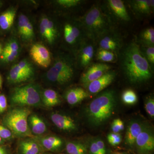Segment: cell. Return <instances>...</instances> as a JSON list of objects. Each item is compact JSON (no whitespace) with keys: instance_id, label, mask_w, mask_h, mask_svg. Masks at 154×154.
Wrapping results in <instances>:
<instances>
[{"instance_id":"cell-36","label":"cell","mask_w":154,"mask_h":154,"mask_svg":"<svg viewBox=\"0 0 154 154\" xmlns=\"http://www.w3.org/2000/svg\"><path fill=\"white\" fill-rule=\"evenodd\" d=\"M20 51H16L2 54L1 58L3 62L5 63H10L14 61L19 56Z\"/></svg>"},{"instance_id":"cell-2","label":"cell","mask_w":154,"mask_h":154,"mask_svg":"<svg viewBox=\"0 0 154 154\" xmlns=\"http://www.w3.org/2000/svg\"><path fill=\"white\" fill-rule=\"evenodd\" d=\"M116 105L115 91L102 92L89 104L86 113L88 121L94 126L102 125L112 116Z\"/></svg>"},{"instance_id":"cell-13","label":"cell","mask_w":154,"mask_h":154,"mask_svg":"<svg viewBox=\"0 0 154 154\" xmlns=\"http://www.w3.org/2000/svg\"><path fill=\"white\" fill-rule=\"evenodd\" d=\"M127 3L133 14L138 19L148 18L154 13V0H131Z\"/></svg>"},{"instance_id":"cell-29","label":"cell","mask_w":154,"mask_h":154,"mask_svg":"<svg viewBox=\"0 0 154 154\" xmlns=\"http://www.w3.org/2000/svg\"><path fill=\"white\" fill-rule=\"evenodd\" d=\"M48 18L46 17H44L41 18L39 24V32L40 35L43 39L47 42L48 44L52 45L54 43L50 36L47 26Z\"/></svg>"},{"instance_id":"cell-33","label":"cell","mask_w":154,"mask_h":154,"mask_svg":"<svg viewBox=\"0 0 154 154\" xmlns=\"http://www.w3.org/2000/svg\"><path fill=\"white\" fill-rule=\"evenodd\" d=\"M83 2L84 1L81 0H57L56 1L58 5L65 9L75 8Z\"/></svg>"},{"instance_id":"cell-16","label":"cell","mask_w":154,"mask_h":154,"mask_svg":"<svg viewBox=\"0 0 154 154\" xmlns=\"http://www.w3.org/2000/svg\"><path fill=\"white\" fill-rule=\"evenodd\" d=\"M116 76V72L110 69L99 79L91 82L85 87L87 88L88 93L98 94L113 83Z\"/></svg>"},{"instance_id":"cell-39","label":"cell","mask_w":154,"mask_h":154,"mask_svg":"<svg viewBox=\"0 0 154 154\" xmlns=\"http://www.w3.org/2000/svg\"><path fill=\"white\" fill-rule=\"evenodd\" d=\"M11 131L5 127L0 125V137L3 140H8L13 137Z\"/></svg>"},{"instance_id":"cell-7","label":"cell","mask_w":154,"mask_h":154,"mask_svg":"<svg viewBox=\"0 0 154 154\" xmlns=\"http://www.w3.org/2000/svg\"><path fill=\"white\" fill-rule=\"evenodd\" d=\"M101 6L113 27L115 25H125L131 21L126 6L121 0H107Z\"/></svg>"},{"instance_id":"cell-3","label":"cell","mask_w":154,"mask_h":154,"mask_svg":"<svg viewBox=\"0 0 154 154\" xmlns=\"http://www.w3.org/2000/svg\"><path fill=\"white\" fill-rule=\"evenodd\" d=\"M79 19L87 37L95 42L100 35L114 27L99 4L93 5Z\"/></svg>"},{"instance_id":"cell-23","label":"cell","mask_w":154,"mask_h":154,"mask_svg":"<svg viewBox=\"0 0 154 154\" xmlns=\"http://www.w3.org/2000/svg\"><path fill=\"white\" fill-rule=\"evenodd\" d=\"M141 46H154V29L149 27L142 30L136 42Z\"/></svg>"},{"instance_id":"cell-42","label":"cell","mask_w":154,"mask_h":154,"mask_svg":"<svg viewBox=\"0 0 154 154\" xmlns=\"http://www.w3.org/2000/svg\"><path fill=\"white\" fill-rule=\"evenodd\" d=\"M96 141V144L98 146V147L100 152L102 154H107V151H106V146H105V144L104 142L100 139H96L95 140Z\"/></svg>"},{"instance_id":"cell-34","label":"cell","mask_w":154,"mask_h":154,"mask_svg":"<svg viewBox=\"0 0 154 154\" xmlns=\"http://www.w3.org/2000/svg\"><path fill=\"white\" fill-rule=\"evenodd\" d=\"M47 26L48 32L53 43L56 41L59 36V31L55 22L48 18Z\"/></svg>"},{"instance_id":"cell-30","label":"cell","mask_w":154,"mask_h":154,"mask_svg":"<svg viewBox=\"0 0 154 154\" xmlns=\"http://www.w3.org/2000/svg\"><path fill=\"white\" fill-rule=\"evenodd\" d=\"M122 102L126 105H134L137 102V96L134 91L128 89L122 93Z\"/></svg>"},{"instance_id":"cell-5","label":"cell","mask_w":154,"mask_h":154,"mask_svg":"<svg viewBox=\"0 0 154 154\" xmlns=\"http://www.w3.org/2000/svg\"><path fill=\"white\" fill-rule=\"evenodd\" d=\"M30 114V110L25 107L14 108L6 115L4 119V124L17 136L31 137L32 133L28 125Z\"/></svg>"},{"instance_id":"cell-8","label":"cell","mask_w":154,"mask_h":154,"mask_svg":"<svg viewBox=\"0 0 154 154\" xmlns=\"http://www.w3.org/2000/svg\"><path fill=\"white\" fill-rule=\"evenodd\" d=\"M63 32L66 44L75 52L82 42L87 38L79 19L66 22L63 26Z\"/></svg>"},{"instance_id":"cell-20","label":"cell","mask_w":154,"mask_h":154,"mask_svg":"<svg viewBox=\"0 0 154 154\" xmlns=\"http://www.w3.org/2000/svg\"><path fill=\"white\" fill-rule=\"evenodd\" d=\"M17 9L11 7L0 15V28L4 30H9L13 26L17 14Z\"/></svg>"},{"instance_id":"cell-37","label":"cell","mask_w":154,"mask_h":154,"mask_svg":"<svg viewBox=\"0 0 154 154\" xmlns=\"http://www.w3.org/2000/svg\"><path fill=\"white\" fill-rule=\"evenodd\" d=\"M108 143L111 146H116L121 143L122 140V137L121 134L119 133H110L108 135L107 137Z\"/></svg>"},{"instance_id":"cell-21","label":"cell","mask_w":154,"mask_h":154,"mask_svg":"<svg viewBox=\"0 0 154 154\" xmlns=\"http://www.w3.org/2000/svg\"><path fill=\"white\" fill-rule=\"evenodd\" d=\"M41 96L42 102L46 107H54L60 103L58 94L52 89H45L41 92Z\"/></svg>"},{"instance_id":"cell-45","label":"cell","mask_w":154,"mask_h":154,"mask_svg":"<svg viewBox=\"0 0 154 154\" xmlns=\"http://www.w3.org/2000/svg\"><path fill=\"white\" fill-rule=\"evenodd\" d=\"M3 47L2 45L0 43V56L2 54V52Z\"/></svg>"},{"instance_id":"cell-26","label":"cell","mask_w":154,"mask_h":154,"mask_svg":"<svg viewBox=\"0 0 154 154\" xmlns=\"http://www.w3.org/2000/svg\"><path fill=\"white\" fill-rule=\"evenodd\" d=\"M95 58L102 63H113L117 60L118 57L114 53L107 50L97 48Z\"/></svg>"},{"instance_id":"cell-43","label":"cell","mask_w":154,"mask_h":154,"mask_svg":"<svg viewBox=\"0 0 154 154\" xmlns=\"http://www.w3.org/2000/svg\"><path fill=\"white\" fill-rule=\"evenodd\" d=\"M0 154H8V153L5 148L0 146Z\"/></svg>"},{"instance_id":"cell-14","label":"cell","mask_w":154,"mask_h":154,"mask_svg":"<svg viewBox=\"0 0 154 154\" xmlns=\"http://www.w3.org/2000/svg\"><path fill=\"white\" fill-rule=\"evenodd\" d=\"M135 146L138 154H151L154 149V137L152 131L145 126L138 136Z\"/></svg>"},{"instance_id":"cell-46","label":"cell","mask_w":154,"mask_h":154,"mask_svg":"<svg viewBox=\"0 0 154 154\" xmlns=\"http://www.w3.org/2000/svg\"><path fill=\"white\" fill-rule=\"evenodd\" d=\"M113 154H128L126 153L122 152H117L114 153Z\"/></svg>"},{"instance_id":"cell-44","label":"cell","mask_w":154,"mask_h":154,"mask_svg":"<svg viewBox=\"0 0 154 154\" xmlns=\"http://www.w3.org/2000/svg\"><path fill=\"white\" fill-rule=\"evenodd\" d=\"M2 84H3V80L2 78V76L0 75V89L2 88Z\"/></svg>"},{"instance_id":"cell-27","label":"cell","mask_w":154,"mask_h":154,"mask_svg":"<svg viewBox=\"0 0 154 154\" xmlns=\"http://www.w3.org/2000/svg\"><path fill=\"white\" fill-rule=\"evenodd\" d=\"M66 150L69 154H88L86 146L76 142H69L67 143Z\"/></svg>"},{"instance_id":"cell-9","label":"cell","mask_w":154,"mask_h":154,"mask_svg":"<svg viewBox=\"0 0 154 154\" xmlns=\"http://www.w3.org/2000/svg\"><path fill=\"white\" fill-rule=\"evenodd\" d=\"M98 48L112 51L118 55L123 47L122 37L113 27L100 35L95 41Z\"/></svg>"},{"instance_id":"cell-25","label":"cell","mask_w":154,"mask_h":154,"mask_svg":"<svg viewBox=\"0 0 154 154\" xmlns=\"http://www.w3.org/2000/svg\"><path fill=\"white\" fill-rule=\"evenodd\" d=\"M40 142L44 148L51 151H55L59 149L63 144L62 140L56 136L41 138Z\"/></svg>"},{"instance_id":"cell-38","label":"cell","mask_w":154,"mask_h":154,"mask_svg":"<svg viewBox=\"0 0 154 154\" xmlns=\"http://www.w3.org/2000/svg\"><path fill=\"white\" fill-rule=\"evenodd\" d=\"M111 129L114 133H119V132L124 129L123 121L120 119H114L111 125Z\"/></svg>"},{"instance_id":"cell-47","label":"cell","mask_w":154,"mask_h":154,"mask_svg":"<svg viewBox=\"0 0 154 154\" xmlns=\"http://www.w3.org/2000/svg\"><path fill=\"white\" fill-rule=\"evenodd\" d=\"M4 143V140L2 139L1 137H0V145H2V144Z\"/></svg>"},{"instance_id":"cell-28","label":"cell","mask_w":154,"mask_h":154,"mask_svg":"<svg viewBox=\"0 0 154 154\" xmlns=\"http://www.w3.org/2000/svg\"><path fill=\"white\" fill-rule=\"evenodd\" d=\"M25 14H20L18 21V33L23 41L27 42V22L29 20Z\"/></svg>"},{"instance_id":"cell-40","label":"cell","mask_w":154,"mask_h":154,"mask_svg":"<svg viewBox=\"0 0 154 154\" xmlns=\"http://www.w3.org/2000/svg\"><path fill=\"white\" fill-rule=\"evenodd\" d=\"M8 107L7 98L4 94H0V114L4 113Z\"/></svg>"},{"instance_id":"cell-48","label":"cell","mask_w":154,"mask_h":154,"mask_svg":"<svg viewBox=\"0 0 154 154\" xmlns=\"http://www.w3.org/2000/svg\"><path fill=\"white\" fill-rule=\"evenodd\" d=\"M3 5V3L2 2H1V1H0V8H1V7H2V6Z\"/></svg>"},{"instance_id":"cell-22","label":"cell","mask_w":154,"mask_h":154,"mask_svg":"<svg viewBox=\"0 0 154 154\" xmlns=\"http://www.w3.org/2000/svg\"><path fill=\"white\" fill-rule=\"evenodd\" d=\"M31 133L35 135H41L47 130V127L44 122L38 116L33 114L28 118Z\"/></svg>"},{"instance_id":"cell-11","label":"cell","mask_w":154,"mask_h":154,"mask_svg":"<svg viewBox=\"0 0 154 154\" xmlns=\"http://www.w3.org/2000/svg\"><path fill=\"white\" fill-rule=\"evenodd\" d=\"M97 49L95 41L88 37L85 38L76 52L75 63L77 66L81 69H85L93 63Z\"/></svg>"},{"instance_id":"cell-32","label":"cell","mask_w":154,"mask_h":154,"mask_svg":"<svg viewBox=\"0 0 154 154\" xmlns=\"http://www.w3.org/2000/svg\"><path fill=\"white\" fill-rule=\"evenodd\" d=\"M20 47L19 42L16 38H12L5 45L3 48L2 54L6 53L20 51Z\"/></svg>"},{"instance_id":"cell-12","label":"cell","mask_w":154,"mask_h":154,"mask_svg":"<svg viewBox=\"0 0 154 154\" xmlns=\"http://www.w3.org/2000/svg\"><path fill=\"white\" fill-rule=\"evenodd\" d=\"M111 66L104 63H92L85 69L82 75L81 82L84 86L97 80L111 69Z\"/></svg>"},{"instance_id":"cell-35","label":"cell","mask_w":154,"mask_h":154,"mask_svg":"<svg viewBox=\"0 0 154 154\" xmlns=\"http://www.w3.org/2000/svg\"><path fill=\"white\" fill-rule=\"evenodd\" d=\"M146 112L152 118L154 116V99L152 95L147 97L145 102Z\"/></svg>"},{"instance_id":"cell-6","label":"cell","mask_w":154,"mask_h":154,"mask_svg":"<svg viewBox=\"0 0 154 154\" xmlns=\"http://www.w3.org/2000/svg\"><path fill=\"white\" fill-rule=\"evenodd\" d=\"M41 92L34 84H29L14 88L11 101L14 105L20 106H38L41 104Z\"/></svg>"},{"instance_id":"cell-49","label":"cell","mask_w":154,"mask_h":154,"mask_svg":"<svg viewBox=\"0 0 154 154\" xmlns=\"http://www.w3.org/2000/svg\"></svg>"},{"instance_id":"cell-17","label":"cell","mask_w":154,"mask_h":154,"mask_svg":"<svg viewBox=\"0 0 154 154\" xmlns=\"http://www.w3.org/2000/svg\"><path fill=\"white\" fill-rule=\"evenodd\" d=\"M51 119L54 125L61 130L72 131L77 129L74 120L70 116L60 113H54L51 116Z\"/></svg>"},{"instance_id":"cell-10","label":"cell","mask_w":154,"mask_h":154,"mask_svg":"<svg viewBox=\"0 0 154 154\" xmlns=\"http://www.w3.org/2000/svg\"><path fill=\"white\" fill-rule=\"evenodd\" d=\"M34 74V66L30 61L22 60L12 66L8 80L11 84L24 82L32 79Z\"/></svg>"},{"instance_id":"cell-1","label":"cell","mask_w":154,"mask_h":154,"mask_svg":"<svg viewBox=\"0 0 154 154\" xmlns=\"http://www.w3.org/2000/svg\"><path fill=\"white\" fill-rule=\"evenodd\" d=\"M120 67L125 76L132 85H140L149 82L153 69L141 51L136 42L123 46L118 55Z\"/></svg>"},{"instance_id":"cell-18","label":"cell","mask_w":154,"mask_h":154,"mask_svg":"<svg viewBox=\"0 0 154 154\" xmlns=\"http://www.w3.org/2000/svg\"><path fill=\"white\" fill-rule=\"evenodd\" d=\"M145 126L141 122L137 121L130 122L127 129L125 143L130 147L135 146L138 136L143 130Z\"/></svg>"},{"instance_id":"cell-41","label":"cell","mask_w":154,"mask_h":154,"mask_svg":"<svg viewBox=\"0 0 154 154\" xmlns=\"http://www.w3.org/2000/svg\"><path fill=\"white\" fill-rule=\"evenodd\" d=\"M89 152L91 154H102L99 150L95 140H92L89 146Z\"/></svg>"},{"instance_id":"cell-19","label":"cell","mask_w":154,"mask_h":154,"mask_svg":"<svg viewBox=\"0 0 154 154\" xmlns=\"http://www.w3.org/2000/svg\"><path fill=\"white\" fill-rule=\"evenodd\" d=\"M89 94L84 88L76 87L67 91L65 96L66 100L69 105H77L89 97Z\"/></svg>"},{"instance_id":"cell-4","label":"cell","mask_w":154,"mask_h":154,"mask_svg":"<svg viewBox=\"0 0 154 154\" xmlns=\"http://www.w3.org/2000/svg\"><path fill=\"white\" fill-rule=\"evenodd\" d=\"M75 63L69 56H57L52 66L45 74L46 79L50 82L63 85L69 82L75 74Z\"/></svg>"},{"instance_id":"cell-31","label":"cell","mask_w":154,"mask_h":154,"mask_svg":"<svg viewBox=\"0 0 154 154\" xmlns=\"http://www.w3.org/2000/svg\"><path fill=\"white\" fill-rule=\"evenodd\" d=\"M140 48L144 57L148 62L152 68L154 67V46H141Z\"/></svg>"},{"instance_id":"cell-24","label":"cell","mask_w":154,"mask_h":154,"mask_svg":"<svg viewBox=\"0 0 154 154\" xmlns=\"http://www.w3.org/2000/svg\"><path fill=\"white\" fill-rule=\"evenodd\" d=\"M19 149L21 154H38L41 150L40 145L33 140H26L20 142Z\"/></svg>"},{"instance_id":"cell-15","label":"cell","mask_w":154,"mask_h":154,"mask_svg":"<svg viewBox=\"0 0 154 154\" xmlns=\"http://www.w3.org/2000/svg\"><path fill=\"white\" fill-rule=\"evenodd\" d=\"M30 54L34 62L42 67H48L51 63L50 52L43 45L38 43L33 44L30 48Z\"/></svg>"}]
</instances>
